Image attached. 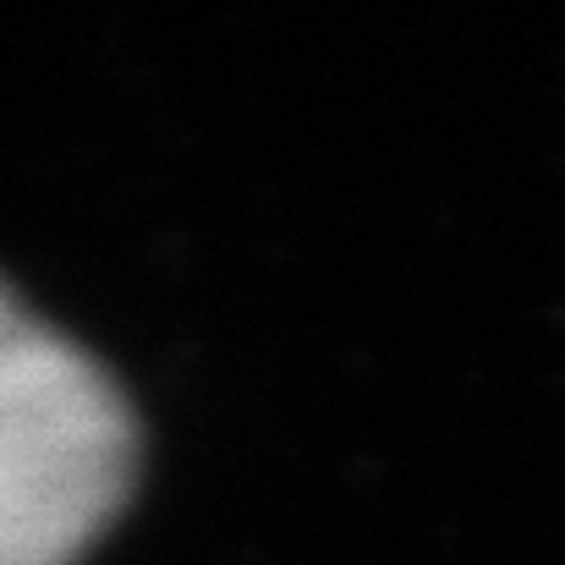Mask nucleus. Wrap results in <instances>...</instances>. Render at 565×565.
<instances>
[{
  "label": "nucleus",
  "mask_w": 565,
  "mask_h": 565,
  "mask_svg": "<svg viewBox=\"0 0 565 565\" xmlns=\"http://www.w3.org/2000/svg\"><path fill=\"white\" fill-rule=\"evenodd\" d=\"M132 483L138 417L121 384L0 286V565H77Z\"/></svg>",
  "instance_id": "nucleus-1"
}]
</instances>
